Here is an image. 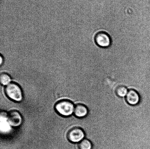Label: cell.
<instances>
[{
    "label": "cell",
    "instance_id": "1",
    "mask_svg": "<svg viewBox=\"0 0 150 149\" xmlns=\"http://www.w3.org/2000/svg\"><path fill=\"white\" fill-rule=\"evenodd\" d=\"M7 97L13 101L20 102L23 99V94L21 87L18 84L11 83L6 86L4 89Z\"/></svg>",
    "mask_w": 150,
    "mask_h": 149
},
{
    "label": "cell",
    "instance_id": "2",
    "mask_svg": "<svg viewBox=\"0 0 150 149\" xmlns=\"http://www.w3.org/2000/svg\"><path fill=\"white\" fill-rule=\"evenodd\" d=\"M74 107L72 102L68 100H62L57 102L55 109L57 113L61 116L68 117L74 113Z\"/></svg>",
    "mask_w": 150,
    "mask_h": 149
},
{
    "label": "cell",
    "instance_id": "3",
    "mask_svg": "<svg viewBox=\"0 0 150 149\" xmlns=\"http://www.w3.org/2000/svg\"><path fill=\"white\" fill-rule=\"evenodd\" d=\"M85 131L82 128L76 127L72 128L67 134V139L72 143H79L84 139Z\"/></svg>",
    "mask_w": 150,
    "mask_h": 149
},
{
    "label": "cell",
    "instance_id": "4",
    "mask_svg": "<svg viewBox=\"0 0 150 149\" xmlns=\"http://www.w3.org/2000/svg\"><path fill=\"white\" fill-rule=\"evenodd\" d=\"M7 122L10 126L17 127L20 126L23 122V118L21 113L16 110L10 111L7 115Z\"/></svg>",
    "mask_w": 150,
    "mask_h": 149
},
{
    "label": "cell",
    "instance_id": "5",
    "mask_svg": "<svg viewBox=\"0 0 150 149\" xmlns=\"http://www.w3.org/2000/svg\"><path fill=\"white\" fill-rule=\"evenodd\" d=\"M96 43L100 47L106 48L111 44V38L108 34L104 31H100L96 34L95 37Z\"/></svg>",
    "mask_w": 150,
    "mask_h": 149
},
{
    "label": "cell",
    "instance_id": "6",
    "mask_svg": "<svg viewBox=\"0 0 150 149\" xmlns=\"http://www.w3.org/2000/svg\"><path fill=\"white\" fill-rule=\"evenodd\" d=\"M140 95L136 90L131 89L129 90L125 99L126 101L130 106H136L140 103Z\"/></svg>",
    "mask_w": 150,
    "mask_h": 149
},
{
    "label": "cell",
    "instance_id": "7",
    "mask_svg": "<svg viewBox=\"0 0 150 149\" xmlns=\"http://www.w3.org/2000/svg\"><path fill=\"white\" fill-rule=\"evenodd\" d=\"M89 109L83 104H78L75 106L74 114L76 118L86 117L89 114Z\"/></svg>",
    "mask_w": 150,
    "mask_h": 149
},
{
    "label": "cell",
    "instance_id": "8",
    "mask_svg": "<svg viewBox=\"0 0 150 149\" xmlns=\"http://www.w3.org/2000/svg\"><path fill=\"white\" fill-rule=\"evenodd\" d=\"M127 87L124 85H120L117 87L116 93L119 97L125 98L126 97L128 92Z\"/></svg>",
    "mask_w": 150,
    "mask_h": 149
},
{
    "label": "cell",
    "instance_id": "9",
    "mask_svg": "<svg viewBox=\"0 0 150 149\" xmlns=\"http://www.w3.org/2000/svg\"><path fill=\"white\" fill-rule=\"evenodd\" d=\"M92 143L87 139H84L79 143V149H92Z\"/></svg>",
    "mask_w": 150,
    "mask_h": 149
},
{
    "label": "cell",
    "instance_id": "10",
    "mask_svg": "<svg viewBox=\"0 0 150 149\" xmlns=\"http://www.w3.org/2000/svg\"><path fill=\"white\" fill-rule=\"evenodd\" d=\"M0 81L3 85H7L11 83V78L10 76L6 73H3L0 76Z\"/></svg>",
    "mask_w": 150,
    "mask_h": 149
},
{
    "label": "cell",
    "instance_id": "11",
    "mask_svg": "<svg viewBox=\"0 0 150 149\" xmlns=\"http://www.w3.org/2000/svg\"><path fill=\"white\" fill-rule=\"evenodd\" d=\"M0 59H1V64H2L3 62H4V60H3L4 59H3V57L1 55V56Z\"/></svg>",
    "mask_w": 150,
    "mask_h": 149
},
{
    "label": "cell",
    "instance_id": "12",
    "mask_svg": "<svg viewBox=\"0 0 150 149\" xmlns=\"http://www.w3.org/2000/svg\"><path fill=\"white\" fill-rule=\"evenodd\" d=\"M133 120H134V119H133ZM141 121H142V120H141Z\"/></svg>",
    "mask_w": 150,
    "mask_h": 149
}]
</instances>
